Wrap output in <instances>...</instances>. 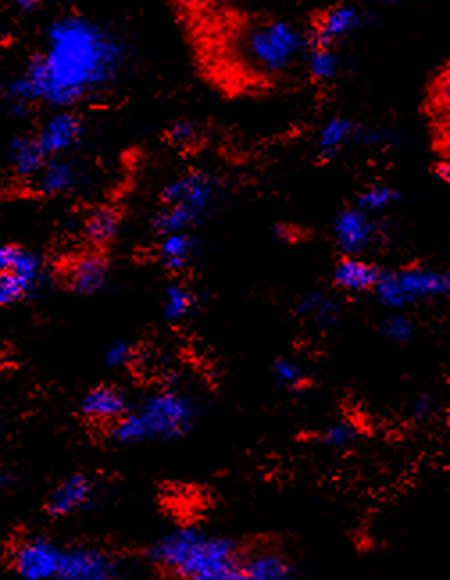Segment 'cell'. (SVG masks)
<instances>
[{"label":"cell","instance_id":"5b68a950","mask_svg":"<svg viewBox=\"0 0 450 580\" xmlns=\"http://www.w3.org/2000/svg\"><path fill=\"white\" fill-rule=\"evenodd\" d=\"M242 56L252 68L267 75H283L308 54V33L290 20L270 18L245 29Z\"/></svg>","mask_w":450,"mask_h":580},{"label":"cell","instance_id":"7a4b0ae2","mask_svg":"<svg viewBox=\"0 0 450 580\" xmlns=\"http://www.w3.org/2000/svg\"><path fill=\"white\" fill-rule=\"evenodd\" d=\"M236 539L199 527H177L143 550V561L167 580H243Z\"/></svg>","mask_w":450,"mask_h":580},{"label":"cell","instance_id":"4316f807","mask_svg":"<svg viewBox=\"0 0 450 580\" xmlns=\"http://www.w3.org/2000/svg\"><path fill=\"white\" fill-rule=\"evenodd\" d=\"M304 59H306L309 77L315 83H333L334 79L342 74V58L338 50L311 47Z\"/></svg>","mask_w":450,"mask_h":580},{"label":"cell","instance_id":"836d02e7","mask_svg":"<svg viewBox=\"0 0 450 580\" xmlns=\"http://www.w3.org/2000/svg\"><path fill=\"white\" fill-rule=\"evenodd\" d=\"M20 249L22 247H18V245H0V274L9 272L13 268Z\"/></svg>","mask_w":450,"mask_h":580},{"label":"cell","instance_id":"cb8c5ba5","mask_svg":"<svg viewBox=\"0 0 450 580\" xmlns=\"http://www.w3.org/2000/svg\"><path fill=\"white\" fill-rule=\"evenodd\" d=\"M270 373L281 390L293 393V395L308 390L311 384V370L295 357H277L270 366Z\"/></svg>","mask_w":450,"mask_h":580},{"label":"cell","instance_id":"4dcf8cb0","mask_svg":"<svg viewBox=\"0 0 450 580\" xmlns=\"http://www.w3.org/2000/svg\"><path fill=\"white\" fill-rule=\"evenodd\" d=\"M202 127L193 118H177L167 127V138L175 147H186L199 141Z\"/></svg>","mask_w":450,"mask_h":580},{"label":"cell","instance_id":"8992f818","mask_svg":"<svg viewBox=\"0 0 450 580\" xmlns=\"http://www.w3.org/2000/svg\"><path fill=\"white\" fill-rule=\"evenodd\" d=\"M372 293L379 306L392 313H402L409 307L449 297L450 274L447 270L431 266L383 270Z\"/></svg>","mask_w":450,"mask_h":580},{"label":"cell","instance_id":"f546056e","mask_svg":"<svg viewBox=\"0 0 450 580\" xmlns=\"http://www.w3.org/2000/svg\"><path fill=\"white\" fill-rule=\"evenodd\" d=\"M104 365L111 370H127L138 359V347L133 341L113 340L104 350Z\"/></svg>","mask_w":450,"mask_h":580},{"label":"cell","instance_id":"603a6c76","mask_svg":"<svg viewBox=\"0 0 450 580\" xmlns=\"http://www.w3.org/2000/svg\"><path fill=\"white\" fill-rule=\"evenodd\" d=\"M199 293L184 282H170L163 295V320L167 324H183L195 315L200 306Z\"/></svg>","mask_w":450,"mask_h":580},{"label":"cell","instance_id":"7402d4cb","mask_svg":"<svg viewBox=\"0 0 450 580\" xmlns=\"http://www.w3.org/2000/svg\"><path fill=\"white\" fill-rule=\"evenodd\" d=\"M122 231V213L113 206H97L84 220V238L95 247H106Z\"/></svg>","mask_w":450,"mask_h":580},{"label":"cell","instance_id":"ffe728a7","mask_svg":"<svg viewBox=\"0 0 450 580\" xmlns=\"http://www.w3.org/2000/svg\"><path fill=\"white\" fill-rule=\"evenodd\" d=\"M79 183V168L67 158H50L34 177V190L43 197H58L74 190Z\"/></svg>","mask_w":450,"mask_h":580},{"label":"cell","instance_id":"52a82bcc","mask_svg":"<svg viewBox=\"0 0 450 580\" xmlns=\"http://www.w3.org/2000/svg\"><path fill=\"white\" fill-rule=\"evenodd\" d=\"M63 550L50 536L27 534L9 550V568L20 580H56Z\"/></svg>","mask_w":450,"mask_h":580},{"label":"cell","instance_id":"6da1fadb","mask_svg":"<svg viewBox=\"0 0 450 580\" xmlns=\"http://www.w3.org/2000/svg\"><path fill=\"white\" fill-rule=\"evenodd\" d=\"M129 45L108 25L83 15L59 17L47 29V47L6 86L9 102H45L63 109L95 99L118 83Z\"/></svg>","mask_w":450,"mask_h":580},{"label":"cell","instance_id":"f35d334b","mask_svg":"<svg viewBox=\"0 0 450 580\" xmlns=\"http://www.w3.org/2000/svg\"><path fill=\"white\" fill-rule=\"evenodd\" d=\"M6 482H8V477H6V475H4V472L0 470V486H2V484H6Z\"/></svg>","mask_w":450,"mask_h":580},{"label":"cell","instance_id":"3957f363","mask_svg":"<svg viewBox=\"0 0 450 580\" xmlns=\"http://www.w3.org/2000/svg\"><path fill=\"white\" fill-rule=\"evenodd\" d=\"M202 407L188 391L165 386L134 402L124 418L108 429L109 441L131 448L172 443L190 436L199 425Z\"/></svg>","mask_w":450,"mask_h":580},{"label":"cell","instance_id":"d6a6232c","mask_svg":"<svg viewBox=\"0 0 450 580\" xmlns=\"http://www.w3.org/2000/svg\"><path fill=\"white\" fill-rule=\"evenodd\" d=\"M436 413H438V398L431 395V393H420L409 404L408 415L411 418V422H431Z\"/></svg>","mask_w":450,"mask_h":580},{"label":"cell","instance_id":"5bb4252c","mask_svg":"<svg viewBox=\"0 0 450 580\" xmlns=\"http://www.w3.org/2000/svg\"><path fill=\"white\" fill-rule=\"evenodd\" d=\"M243 580H295L297 566L281 550L243 547L240 557Z\"/></svg>","mask_w":450,"mask_h":580},{"label":"cell","instance_id":"8d00e7d4","mask_svg":"<svg viewBox=\"0 0 450 580\" xmlns=\"http://www.w3.org/2000/svg\"><path fill=\"white\" fill-rule=\"evenodd\" d=\"M31 109H33V106H31V104H25V102H9V111H11V115L18 116V118L29 115Z\"/></svg>","mask_w":450,"mask_h":580},{"label":"cell","instance_id":"277c9868","mask_svg":"<svg viewBox=\"0 0 450 580\" xmlns=\"http://www.w3.org/2000/svg\"><path fill=\"white\" fill-rule=\"evenodd\" d=\"M218 202V183L204 170H190L172 179L159 195V208L150 229L161 240L177 232H195L213 215Z\"/></svg>","mask_w":450,"mask_h":580},{"label":"cell","instance_id":"9c48e42d","mask_svg":"<svg viewBox=\"0 0 450 580\" xmlns=\"http://www.w3.org/2000/svg\"><path fill=\"white\" fill-rule=\"evenodd\" d=\"M374 15L367 9L352 4H336L325 9L308 29L309 49H338V45L349 42L356 34L367 29Z\"/></svg>","mask_w":450,"mask_h":580},{"label":"cell","instance_id":"30bf717a","mask_svg":"<svg viewBox=\"0 0 450 580\" xmlns=\"http://www.w3.org/2000/svg\"><path fill=\"white\" fill-rule=\"evenodd\" d=\"M100 484L90 473L75 472L50 489L43 502L45 513L52 520H65L84 513L99 497Z\"/></svg>","mask_w":450,"mask_h":580},{"label":"cell","instance_id":"2e32d148","mask_svg":"<svg viewBox=\"0 0 450 580\" xmlns=\"http://www.w3.org/2000/svg\"><path fill=\"white\" fill-rule=\"evenodd\" d=\"M383 268L368 261L365 257H342L333 268L334 288L349 295H365L372 293Z\"/></svg>","mask_w":450,"mask_h":580},{"label":"cell","instance_id":"4fadbf2b","mask_svg":"<svg viewBox=\"0 0 450 580\" xmlns=\"http://www.w3.org/2000/svg\"><path fill=\"white\" fill-rule=\"evenodd\" d=\"M109 277H111L109 259L99 250L74 257L65 270V284L68 290L81 297H92L100 293L108 286Z\"/></svg>","mask_w":450,"mask_h":580},{"label":"cell","instance_id":"7c38bea8","mask_svg":"<svg viewBox=\"0 0 450 580\" xmlns=\"http://www.w3.org/2000/svg\"><path fill=\"white\" fill-rule=\"evenodd\" d=\"M131 395L115 384H99L81 398V416L100 429H111L133 407Z\"/></svg>","mask_w":450,"mask_h":580},{"label":"cell","instance_id":"d4e9b609","mask_svg":"<svg viewBox=\"0 0 450 580\" xmlns=\"http://www.w3.org/2000/svg\"><path fill=\"white\" fill-rule=\"evenodd\" d=\"M400 200H402V195L392 184H374L361 191L354 199L352 206L367 215L379 218L386 211L395 208Z\"/></svg>","mask_w":450,"mask_h":580},{"label":"cell","instance_id":"f1b7e54d","mask_svg":"<svg viewBox=\"0 0 450 580\" xmlns=\"http://www.w3.org/2000/svg\"><path fill=\"white\" fill-rule=\"evenodd\" d=\"M33 293H36V290L20 275L13 272L0 274V307L15 306L20 300L31 297Z\"/></svg>","mask_w":450,"mask_h":580},{"label":"cell","instance_id":"e0dca14e","mask_svg":"<svg viewBox=\"0 0 450 580\" xmlns=\"http://www.w3.org/2000/svg\"><path fill=\"white\" fill-rule=\"evenodd\" d=\"M295 315L306 318L325 334L342 324L343 302L327 291L309 290L295 302Z\"/></svg>","mask_w":450,"mask_h":580},{"label":"cell","instance_id":"d590c367","mask_svg":"<svg viewBox=\"0 0 450 580\" xmlns=\"http://www.w3.org/2000/svg\"><path fill=\"white\" fill-rule=\"evenodd\" d=\"M436 172V177L442 181L443 184H449L450 181V163L449 159L443 158L442 161H438V165L434 168Z\"/></svg>","mask_w":450,"mask_h":580},{"label":"cell","instance_id":"8fae6325","mask_svg":"<svg viewBox=\"0 0 450 580\" xmlns=\"http://www.w3.org/2000/svg\"><path fill=\"white\" fill-rule=\"evenodd\" d=\"M381 220L354 206L342 209L334 218L333 234L342 257H363L381 241Z\"/></svg>","mask_w":450,"mask_h":580},{"label":"cell","instance_id":"74e56055","mask_svg":"<svg viewBox=\"0 0 450 580\" xmlns=\"http://www.w3.org/2000/svg\"><path fill=\"white\" fill-rule=\"evenodd\" d=\"M17 8L20 11H25V13H33V11L40 8V4L36 0H20V2H17Z\"/></svg>","mask_w":450,"mask_h":580},{"label":"cell","instance_id":"1f68e13d","mask_svg":"<svg viewBox=\"0 0 450 580\" xmlns=\"http://www.w3.org/2000/svg\"><path fill=\"white\" fill-rule=\"evenodd\" d=\"M356 143H361V145H365L368 149H386V147H392V145L397 143V136L392 131L384 129V127H365V125H359Z\"/></svg>","mask_w":450,"mask_h":580},{"label":"cell","instance_id":"9a60e30c","mask_svg":"<svg viewBox=\"0 0 450 580\" xmlns=\"http://www.w3.org/2000/svg\"><path fill=\"white\" fill-rule=\"evenodd\" d=\"M83 122L72 111H59L42 125L36 141L47 158H63L79 145Z\"/></svg>","mask_w":450,"mask_h":580},{"label":"cell","instance_id":"83f0119b","mask_svg":"<svg viewBox=\"0 0 450 580\" xmlns=\"http://www.w3.org/2000/svg\"><path fill=\"white\" fill-rule=\"evenodd\" d=\"M381 334L384 340L393 345H409L417 338L418 327L411 316L404 313H392L381 322Z\"/></svg>","mask_w":450,"mask_h":580},{"label":"cell","instance_id":"e575fe53","mask_svg":"<svg viewBox=\"0 0 450 580\" xmlns=\"http://www.w3.org/2000/svg\"><path fill=\"white\" fill-rule=\"evenodd\" d=\"M272 236H274L275 241H281V243H290V241L295 240V232H293V227H288V225H275L272 229Z\"/></svg>","mask_w":450,"mask_h":580},{"label":"cell","instance_id":"ac0fdd59","mask_svg":"<svg viewBox=\"0 0 450 580\" xmlns=\"http://www.w3.org/2000/svg\"><path fill=\"white\" fill-rule=\"evenodd\" d=\"M204 252V241L195 232H177L161 238L158 243V259L161 266L179 274L195 265Z\"/></svg>","mask_w":450,"mask_h":580},{"label":"cell","instance_id":"d6986e66","mask_svg":"<svg viewBox=\"0 0 450 580\" xmlns=\"http://www.w3.org/2000/svg\"><path fill=\"white\" fill-rule=\"evenodd\" d=\"M359 124L349 116H331L317 134L315 150L320 161L338 158L343 150L354 145L358 138Z\"/></svg>","mask_w":450,"mask_h":580},{"label":"cell","instance_id":"484cf974","mask_svg":"<svg viewBox=\"0 0 450 580\" xmlns=\"http://www.w3.org/2000/svg\"><path fill=\"white\" fill-rule=\"evenodd\" d=\"M361 440V427L350 418H336L334 422L327 423L318 441L327 450L333 452H349L358 445Z\"/></svg>","mask_w":450,"mask_h":580},{"label":"cell","instance_id":"44dd1931","mask_svg":"<svg viewBox=\"0 0 450 580\" xmlns=\"http://www.w3.org/2000/svg\"><path fill=\"white\" fill-rule=\"evenodd\" d=\"M47 159L49 158L43 154L33 136H17L9 143V163L20 179L33 183L34 177L42 172Z\"/></svg>","mask_w":450,"mask_h":580},{"label":"cell","instance_id":"ba28073f","mask_svg":"<svg viewBox=\"0 0 450 580\" xmlns=\"http://www.w3.org/2000/svg\"><path fill=\"white\" fill-rule=\"evenodd\" d=\"M124 559L102 545L65 547L56 580H122Z\"/></svg>","mask_w":450,"mask_h":580}]
</instances>
